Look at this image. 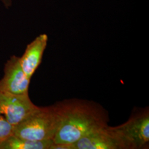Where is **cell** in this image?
<instances>
[{"instance_id": "cell-1", "label": "cell", "mask_w": 149, "mask_h": 149, "mask_svg": "<svg viewBox=\"0 0 149 149\" xmlns=\"http://www.w3.org/2000/svg\"><path fill=\"white\" fill-rule=\"evenodd\" d=\"M58 104L60 123L55 144L72 145L86 135L108 125L106 111L95 102L73 99Z\"/></svg>"}, {"instance_id": "cell-2", "label": "cell", "mask_w": 149, "mask_h": 149, "mask_svg": "<svg viewBox=\"0 0 149 149\" xmlns=\"http://www.w3.org/2000/svg\"><path fill=\"white\" fill-rule=\"evenodd\" d=\"M60 123L58 104L38 107L21 122L13 126V134L34 141L53 140Z\"/></svg>"}, {"instance_id": "cell-3", "label": "cell", "mask_w": 149, "mask_h": 149, "mask_svg": "<svg viewBox=\"0 0 149 149\" xmlns=\"http://www.w3.org/2000/svg\"><path fill=\"white\" fill-rule=\"evenodd\" d=\"M111 129L125 149H146L149 142V110L136 112L127 122Z\"/></svg>"}, {"instance_id": "cell-4", "label": "cell", "mask_w": 149, "mask_h": 149, "mask_svg": "<svg viewBox=\"0 0 149 149\" xmlns=\"http://www.w3.org/2000/svg\"><path fill=\"white\" fill-rule=\"evenodd\" d=\"M28 94L17 95L0 91V115L12 125L21 122L37 108Z\"/></svg>"}, {"instance_id": "cell-5", "label": "cell", "mask_w": 149, "mask_h": 149, "mask_svg": "<svg viewBox=\"0 0 149 149\" xmlns=\"http://www.w3.org/2000/svg\"><path fill=\"white\" fill-rule=\"evenodd\" d=\"M4 75L0 80V91L13 95L28 94L31 79L22 68L20 57L12 56L5 64Z\"/></svg>"}, {"instance_id": "cell-6", "label": "cell", "mask_w": 149, "mask_h": 149, "mask_svg": "<svg viewBox=\"0 0 149 149\" xmlns=\"http://www.w3.org/2000/svg\"><path fill=\"white\" fill-rule=\"evenodd\" d=\"M71 146L72 149H126L120 139L108 125L86 135Z\"/></svg>"}, {"instance_id": "cell-7", "label": "cell", "mask_w": 149, "mask_h": 149, "mask_svg": "<svg viewBox=\"0 0 149 149\" xmlns=\"http://www.w3.org/2000/svg\"><path fill=\"white\" fill-rule=\"evenodd\" d=\"M48 36L40 34L28 44L23 55L20 57L22 68L28 78L31 79L42 62L43 54L48 43Z\"/></svg>"}, {"instance_id": "cell-8", "label": "cell", "mask_w": 149, "mask_h": 149, "mask_svg": "<svg viewBox=\"0 0 149 149\" xmlns=\"http://www.w3.org/2000/svg\"><path fill=\"white\" fill-rule=\"evenodd\" d=\"M53 140L34 141L13 134L0 145V149H50Z\"/></svg>"}, {"instance_id": "cell-9", "label": "cell", "mask_w": 149, "mask_h": 149, "mask_svg": "<svg viewBox=\"0 0 149 149\" xmlns=\"http://www.w3.org/2000/svg\"><path fill=\"white\" fill-rule=\"evenodd\" d=\"M13 134V125L0 115V145Z\"/></svg>"}, {"instance_id": "cell-10", "label": "cell", "mask_w": 149, "mask_h": 149, "mask_svg": "<svg viewBox=\"0 0 149 149\" xmlns=\"http://www.w3.org/2000/svg\"><path fill=\"white\" fill-rule=\"evenodd\" d=\"M2 1L6 4H8V1H10V0H2Z\"/></svg>"}]
</instances>
